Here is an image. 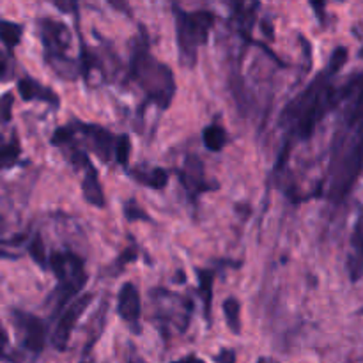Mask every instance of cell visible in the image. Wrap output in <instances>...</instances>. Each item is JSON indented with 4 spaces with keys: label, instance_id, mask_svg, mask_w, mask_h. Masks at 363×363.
<instances>
[{
    "label": "cell",
    "instance_id": "1",
    "mask_svg": "<svg viewBox=\"0 0 363 363\" xmlns=\"http://www.w3.org/2000/svg\"><path fill=\"white\" fill-rule=\"evenodd\" d=\"M130 73L140 84V87L144 89V92L151 101H155L160 108H169L174 91H176L174 74L170 67L158 62L149 53L145 41L135 45L133 55H131Z\"/></svg>",
    "mask_w": 363,
    "mask_h": 363
},
{
    "label": "cell",
    "instance_id": "2",
    "mask_svg": "<svg viewBox=\"0 0 363 363\" xmlns=\"http://www.w3.org/2000/svg\"><path fill=\"white\" fill-rule=\"evenodd\" d=\"M174 14H176V34L181 64H184L186 67H194L197 62L199 48L208 43L209 30L215 23V14L209 11L188 13L179 6H174Z\"/></svg>",
    "mask_w": 363,
    "mask_h": 363
},
{
    "label": "cell",
    "instance_id": "3",
    "mask_svg": "<svg viewBox=\"0 0 363 363\" xmlns=\"http://www.w3.org/2000/svg\"><path fill=\"white\" fill-rule=\"evenodd\" d=\"M39 35L45 46V60L64 80H74L78 77L77 60L67 53L71 50V32L66 23L53 18H41L38 21Z\"/></svg>",
    "mask_w": 363,
    "mask_h": 363
},
{
    "label": "cell",
    "instance_id": "4",
    "mask_svg": "<svg viewBox=\"0 0 363 363\" xmlns=\"http://www.w3.org/2000/svg\"><path fill=\"white\" fill-rule=\"evenodd\" d=\"M48 266L59 282L50 298L53 303V314H57L66 307L71 298L84 289L87 282V272H85L84 259L71 252H53L48 259Z\"/></svg>",
    "mask_w": 363,
    "mask_h": 363
},
{
    "label": "cell",
    "instance_id": "5",
    "mask_svg": "<svg viewBox=\"0 0 363 363\" xmlns=\"http://www.w3.org/2000/svg\"><path fill=\"white\" fill-rule=\"evenodd\" d=\"M151 296L152 303H156V321L162 325L160 328H176L177 332H184L190 321V301L163 289L151 291Z\"/></svg>",
    "mask_w": 363,
    "mask_h": 363
},
{
    "label": "cell",
    "instance_id": "6",
    "mask_svg": "<svg viewBox=\"0 0 363 363\" xmlns=\"http://www.w3.org/2000/svg\"><path fill=\"white\" fill-rule=\"evenodd\" d=\"M11 321L20 337L21 346L30 353L39 354L46 344V325L41 318L23 311L11 312Z\"/></svg>",
    "mask_w": 363,
    "mask_h": 363
},
{
    "label": "cell",
    "instance_id": "7",
    "mask_svg": "<svg viewBox=\"0 0 363 363\" xmlns=\"http://www.w3.org/2000/svg\"><path fill=\"white\" fill-rule=\"evenodd\" d=\"M92 301H94V294L92 293L84 294V296H78L77 300H74L69 307H66V311L60 314L55 330H53L52 333V344L57 351L67 350L71 335H73L74 328H77V323L80 321L84 312L91 307Z\"/></svg>",
    "mask_w": 363,
    "mask_h": 363
},
{
    "label": "cell",
    "instance_id": "8",
    "mask_svg": "<svg viewBox=\"0 0 363 363\" xmlns=\"http://www.w3.org/2000/svg\"><path fill=\"white\" fill-rule=\"evenodd\" d=\"M363 167V137L354 144V147L351 149L350 155L344 158L342 165H340L339 174H337L335 181L332 184V190H330V197L332 201L340 202L347 195V191L351 190L353 183L357 181L358 174L362 172Z\"/></svg>",
    "mask_w": 363,
    "mask_h": 363
},
{
    "label": "cell",
    "instance_id": "9",
    "mask_svg": "<svg viewBox=\"0 0 363 363\" xmlns=\"http://www.w3.org/2000/svg\"><path fill=\"white\" fill-rule=\"evenodd\" d=\"M179 181L184 186V190H186V194L190 195L191 201H195L204 191H211L218 188V184L209 183L206 179L204 163H202L201 158L194 155H190L184 160V169L179 172Z\"/></svg>",
    "mask_w": 363,
    "mask_h": 363
},
{
    "label": "cell",
    "instance_id": "10",
    "mask_svg": "<svg viewBox=\"0 0 363 363\" xmlns=\"http://www.w3.org/2000/svg\"><path fill=\"white\" fill-rule=\"evenodd\" d=\"M74 128H77V133H80L85 138L87 147L99 156V160L110 162L113 151H116L117 137H113L110 131H106L101 126H96V124L78 123L74 124Z\"/></svg>",
    "mask_w": 363,
    "mask_h": 363
},
{
    "label": "cell",
    "instance_id": "11",
    "mask_svg": "<svg viewBox=\"0 0 363 363\" xmlns=\"http://www.w3.org/2000/svg\"><path fill=\"white\" fill-rule=\"evenodd\" d=\"M117 312H119L121 319L130 326L133 333H140V314H142V305H140V294H138L135 284L126 282L119 291L117 296Z\"/></svg>",
    "mask_w": 363,
    "mask_h": 363
},
{
    "label": "cell",
    "instance_id": "12",
    "mask_svg": "<svg viewBox=\"0 0 363 363\" xmlns=\"http://www.w3.org/2000/svg\"><path fill=\"white\" fill-rule=\"evenodd\" d=\"M18 92H20L21 99L23 101H43V103H48L52 108H59L60 105V99L52 89L45 87L41 85L39 82H35L34 78H21L18 82Z\"/></svg>",
    "mask_w": 363,
    "mask_h": 363
},
{
    "label": "cell",
    "instance_id": "13",
    "mask_svg": "<svg viewBox=\"0 0 363 363\" xmlns=\"http://www.w3.org/2000/svg\"><path fill=\"white\" fill-rule=\"evenodd\" d=\"M82 191H84V197L89 204L96 206V208H103L105 206V194H103L98 172H96L91 160H87V163H85V176L84 181H82Z\"/></svg>",
    "mask_w": 363,
    "mask_h": 363
},
{
    "label": "cell",
    "instance_id": "14",
    "mask_svg": "<svg viewBox=\"0 0 363 363\" xmlns=\"http://www.w3.org/2000/svg\"><path fill=\"white\" fill-rule=\"evenodd\" d=\"M195 275L199 280V296H201L202 305H204V318L211 319V303H213V279H215V272L213 269H195Z\"/></svg>",
    "mask_w": 363,
    "mask_h": 363
},
{
    "label": "cell",
    "instance_id": "15",
    "mask_svg": "<svg viewBox=\"0 0 363 363\" xmlns=\"http://www.w3.org/2000/svg\"><path fill=\"white\" fill-rule=\"evenodd\" d=\"M130 176L133 177L135 181H138L140 184H144V186L155 188V190H162V188H165L167 181H169V172H167L165 169H160V167H156V169H149V170L133 169L130 170Z\"/></svg>",
    "mask_w": 363,
    "mask_h": 363
},
{
    "label": "cell",
    "instance_id": "16",
    "mask_svg": "<svg viewBox=\"0 0 363 363\" xmlns=\"http://www.w3.org/2000/svg\"><path fill=\"white\" fill-rule=\"evenodd\" d=\"M347 268H350L351 280H358L363 275V229L358 225L357 233L353 236V254H351L350 261H347Z\"/></svg>",
    "mask_w": 363,
    "mask_h": 363
},
{
    "label": "cell",
    "instance_id": "17",
    "mask_svg": "<svg viewBox=\"0 0 363 363\" xmlns=\"http://www.w3.org/2000/svg\"><path fill=\"white\" fill-rule=\"evenodd\" d=\"M23 35V27L14 21L0 20V41L6 45V48L9 52H13L18 45H20V39Z\"/></svg>",
    "mask_w": 363,
    "mask_h": 363
},
{
    "label": "cell",
    "instance_id": "18",
    "mask_svg": "<svg viewBox=\"0 0 363 363\" xmlns=\"http://www.w3.org/2000/svg\"><path fill=\"white\" fill-rule=\"evenodd\" d=\"M202 138H204V144L209 151L218 152L225 147L227 144V133L222 126H216V124H211L204 130L202 133Z\"/></svg>",
    "mask_w": 363,
    "mask_h": 363
},
{
    "label": "cell",
    "instance_id": "19",
    "mask_svg": "<svg viewBox=\"0 0 363 363\" xmlns=\"http://www.w3.org/2000/svg\"><path fill=\"white\" fill-rule=\"evenodd\" d=\"M240 311H241V305L234 296L227 298V300L223 301V315H225L227 326H229L230 332L236 333V335H240L241 333Z\"/></svg>",
    "mask_w": 363,
    "mask_h": 363
},
{
    "label": "cell",
    "instance_id": "20",
    "mask_svg": "<svg viewBox=\"0 0 363 363\" xmlns=\"http://www.w3.org/2000/svg\"><path fill=\"white\" fill-rule=\"evenodd\" d=\"M20 142H18L16 133H14L9 144H4L2 147H0V170L13 167L14 163L18 162V158H20Z\"/></svg>",
    "mask_w": 363,
    "mask_h": 363
},
{
    "label": "cell",
    "instance_id": "21",
    "mask_svg": "<svg viewBox=\"0 0 363 363\" xmlns=\"http://www.w3.org/2000/svg\"><path fill=\"white\" fill-rule=\"evenodd\" d=\"M28 254H30V257L34 259L35 264H39L41 268H48V255H46L45 252V243H43L41 236L39 234H34L32 236V240L28 241Z\"/></svg>",
    "mask_w": 363,
    "mask_h": 363
},
{
    "label": "cell",
    "instance_id": "22",
    "mask_svg": "<svg viewBox=\"0 0 363 363\" xmlns=\"http://www.w3.org/2000/svg\"><path fill=\"white\" fill-rule=\"evenodd\" d=\"M130 152H131V142L128 135H119L116 140V151H113V156H116L117 163L123 167H128V162H130Z\"/></svg>",
    "mask_w": 363,
    "mask_h": 363
},
{
    "label": "cell",
    "instance_id": "23",
    "mask_svg": "<svg viewBox=\"0 0 363 363\" xmlns=\"http://www.w3.org/2000/svg\"><path fill=\"white\" fill-rule=\"evenodd\" d=\"M13 105H14V96L13 92H4L0 96V124L6 126L13 119Z\"/></svg>",
    "mask_w": 363,
    "mask_h": 363
},
{
    "label": "cell",
    "instance_id": "24",
    "mask_svg": "<svg viewBox=\"0 0 363 363\" xmlns=\"http://www.w3.org/2000/svg\"><path fill=\"white\" fill-rule=\"evenodd\" d=\"M124 216H126L130 222H135V220H144V222H151L147 213L140 208L135 201H130L126 206H124Z\"/></svg>",
    "mask_w": 363,
    "mask_h": 363
},
{
    "label": "cell",
    "instance_id": "25",
    "mask_svg": "<svg viewBox=\"0 0 363 363\" xmlns=\"http://www.w3.org/2000/svg\"><path fill=\"white\" fill-rule=\"evenodd\" d=\"M137 257H138V252L135 250V248H128V250H124L123 254L119 255L116 264H113V269H116V272H113V277L119 275V273L124 269V266H126L128 262H133Z\"/></svg>",
    "mask_w": 363,
    "mask_h": 363
},
{
    "label": "cell",
    "instance_id": "26",
    "mask_svg": "<svg viewBox=\"0 0 363 363\" xmlns=\"http://www.w3.org/2000/svg\"><path fill=\"white\" fill-rule=\"evenodd\" d=\"M13 77V66H11V60L6 53L0 50V82H7Z\"/></svg>",
    "mask_w": 363,
    "mask_h": 363
},
{
    "label": "cell",
    "instance_id": "27",
    "mask_svg": "<svg viewBox=\"0 0 363 363\" xmlns=\"http://www.w3.org/2000/svg\"><path fill=\"white\" fill-rule=\"evenodd\" d=\"M216 363H236V354L233 350H222L220 354H216Z\"/></svg>",
    "mask_w": 363,
    "mask_h": 363
},
{
    "label": "cell",
    "instance_id": "28",
    "mask_svg": "<svg viewBox=\"0 0 363 363\" xmlns=\"http://www.w3.org/2000/svg\"><path fill=\"white\" fill-rule=\"evenodd\" d=\"M7 346H9V339H7L6 330L0 325V358H9L7 357Z\"/></svg>",
    "mask_w": 363,
    "mask_h": 363
},
{
    "label": "cell",
    "instance_id": "29",
    "mask_svg": "<svg viewBox=\"0 0 363 363\" xmlns=\"http://www.w3.org/2000/svg\"><path fill=\"white\" fill-rule=\"evenodd\" d=\"M174 363H206V362L201 360V358H197V357H186V358H183V360L174 362Z\"/></svg>",
    "mask_w": 363,
    "mask_h": 363
},
{
    "label": "cell",
    "instance_id": "30",
    "mask_svg": "<svg viewBox=\"0 0 363 363\" xmlns=\"http://www.w3.org/2000/svg\"><path fill=\"white\" fill-rule=\"evenodd\" d=\"M4 144H6V142H4V137H2V135H0V147H2Z\"/></svg>",
    "mask_w": 363,
    "mask_h": 363
},
{
    "label": "cell",
    "instance_id": "31",
    "mask_svg": "<svg viewBox=\"0 0 363 363\" xmlns=\"http://www.w3.org/2000/svg\"><path fill=\"white\" fill-rule=\"evenodd\" d=\"M0 257H4V252H0Z\"/></svg>",
    "mask_w": 363,
    "mask_h": 363
}]
</instances>
